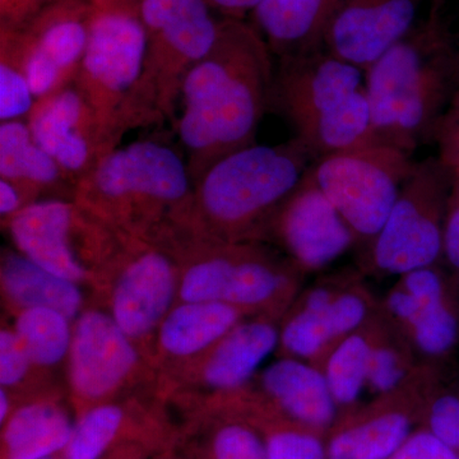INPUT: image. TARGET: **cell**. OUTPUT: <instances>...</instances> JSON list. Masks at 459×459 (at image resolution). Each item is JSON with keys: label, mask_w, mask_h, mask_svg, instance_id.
Wrapping results in <instances>:
<instances>
[{"label": "cell", "mask_w": 459, "mask_h": 459, "mask_svg": "<svg viewBox=\"0 0 459 459\" xmlns=\"http://www.w3.org/2000/svg\"><path fill=\"white\" fill-rule=\"evenodd\" d=\"M373 316V298L359 277L337 274L301 295L281 329L280 344L290 358L316 365L334 344Z\"/></svg>", "instance_id": "obj_12"}, {"label": "cell", "mask_w": 459, "mask_h": 459, "mask_svg": "<svg viewBox=\"0 0 459 459\" xmlns=\"http://www.w3.org/2000/svg\"><path fill=\"white\" fill-rule=\"evenodd\" d=\"M9 409L11 407H9L8 395L5 394L4 388H2V391H0V422H2V425L9 418Z\"/></svg>", "instance_id": "obj_45"}, {"label": "cell", "mask_w": 459, "mask_h": 459, "mask_svg": "<svg viewBox=\"0 0 459 459\" xmlns=\"http://www.w3.org/2000/svg\"><path fill=\"white\" fill-rule=\"evenodd\" d=\"M211 459H268L264 440L247 425L231 422L217 429Z\"/></svg>", "instance_id": "obj_34"}, {"label": "cell", "mask_w": 459, "mask_h": 459, "mask_svg": "<svg viewBox=\"0 0 459 459\" xmlns=\"http://www.w3.org/2000/svg\"><path fill=\"white\" fill-rule=\"evenodd\" d=\"M57 0H0V30H17Z\"/></svg>", "instance_id": "obj_41"}, {"label": "cell", "mask_w": 459, "mask_h": 459, "mask_svg": "<svg viewBox=\"0 0 459 459\" xmlns=\"http://www.w3.org/2000/svg\"><path fill=\"white\" fill-rule=\"evenodd\" d=\"M98 9H140L143 0H89Z\"/></svg>", "instance_id": "obj_44"}, {"label": "cell", "mask_w": 459, "mask_h": 459, "mask_svg": "<svg viewBox=\"0 0 459 459\" xmlns=\"http://www.w3.org/2000/svg\"><path fill=\"white\" fill-rule=\"evenodd\" d=\"M198 258L190 263L180 282V296L189 301H216L238 309H274L295 294V265H281L255 243L193 240Z\"/></svg>", "instance_id": "obj_8"}, {"label": "cell", "mask_w": 459, "mask_h": 459, "mask_svg": "<svg viewBox=\"0 0 459 459\" xmlns=\"http://www.w3.org/2000/svg\"><path fill=\"white\" fill-rule=\"evenodd\" d=\"M18 252L45 270L77 283L86 262L101 261L126 241L107 223L66 199H42L7 220Z\"/></svg>", "instance_id": "obj_10"}, {"label": "cell", "mask_w": 459, "mask_h": 459, "mask_svg": "<svg viewBox=\"0 0 459 459\" xmlns=\"http://www.w3.org/2000/svg\"><path fill=\"white\" fill-rule=\"evenodd\" d=\"M18 338L25 347L32 364L53 367L71 350L74 331L65 314L49 307H29L18 316Z\"/></svg>", "instance_id": "obj_31"}, {"label": "cell", "mask_w": 459, "mask_h": 459, "mask_svg": "<svg viewBox=\"0 0 459 459\" xmlns=\"http://www.w3.org/2000/svg\"><path fill=\"white\" fill-rule=\"evenodd\" d=\"M74 430V424L62 407L48 402L27 404L5 421L2 459L56 457L65 451Z\"/></svg>", "instance_id": "obj_24"}, {"label": "cell", "mask_w": 459, "mask_h": 459, "mask_svg": "<svg viewBox=\"0 0 459 459\" xmlns=\"http://www.w3.org/2000/svg\"><path fill=\"white\" fill-rule=\"evenodd\" d=\"M93 13L89 0H57L21 29L0 30V62L22 72L35 99L74 83Z\"/></svg>", "instance_id": "obj_11"}, {"label": "cell", "mask_w": 459, "mask_h": 459, "mask_svg": "<svg viewBox=\"0 0 459 459\" xmlns=\"http://www.w3.org/2000/svg\"><path fill=\"white\" fill-rule=\"evenodd\" d=\"M415 166L410 153L374 144L322 157L309 170L356 237L373 240Z\"/></svg>", "instance_id": "obj_9"}, {"label": "cell", "mask_w": 459, "mask_h": 459, "mask_svg": "<svg viewBox=\"0 0 459 459\" xmlns=\"http://www.w3.org/2000/svg\"><path fill=\"white\" fill-rule=\"evenodd\" d=\"M170 256L160 247L135 246L113 296V318L129 338L152 332L169 314L175 291Z\"/></svg>", "instance_id": "obj_19"}, {"label": "cell", "mask_w": 459, "mask_h": 459, "mask_svg": "<svg viewBox=\"0 0 459 459\" xmlns=\"http://www.w3.org/2000/svg\"><path fill=\"white\" fill-rule=\"evenodd\" d=\"M26 119L33 140L74 186L117 148L74 83L36 99Z\"/></svg>", "instance_id": "obj_15"}, {"label": "cell", "mask_w": 459, "mask_h": 459, "mask_svg": "<svg viewBox=\"0 0 459 459\" xmlns=\"http://www.w3.org/2000/svg\"><path fill=\"white\" fill-rule=\"evenodd\" d=\"M2 285L8 298L23 309L49 307L72 319L82 305L77 283L51 273L21 253L3 255Z\"/></svg>", "instance_id": "obj_27"}, {"label": "cell", "mask_w": 459, "mask_h": 459, "mask_svg": "<svg viewBox=\"0 0 459 459\" xmlns=\"http://www.w3.org/2000/svg\"><path fill=\"white\" fill-rule=\"evenodd\" d=\"M146 35L138 9L95 8L74 84L115 147L135 126Z\"/></svg>", "instance_id": "obj_6"}, {"label": "cell", "mask_w": 459, "mask_h": 459, "mask_svg": "<svg viewBox=\"0 0 459 459\" xmlns=\"http://www.w3.org/2000/svg\"><path fill=\"white\" fill-rule=\"evenodd\" d=\"M342 0H263L252 25L279 59L322 50Z\"/></svg>", "instance_id": "obj_20"}, {"label": "cell", "mask_w": 459, "mask_h": 459, "mask_svg": "<svg viewBox=\"0 0 459 459\" xmlns=\"http://www.w3.org/2000/svg\"><path fill=\"white\" fill-rule=\"evenodd\" d=\"M272 56L252 23L221 18L212 49L184 80L174 126L193 183L223 157L256 144L259 126L271 110Z\"/></svg>", "instance_id": "obj_1"}, {"label": "cell", "mask_w": 459, "mask_h": 459, "mask_svg": "<svg viewBox=\"0 0 459 459\" xmlns=\"http://www.w3.org/2000/svg\"><path fill=\"white\" fill-rule=\"evenodd\" d=\"M280 343L279 329L267 320L238 323L216 343L205 361V385L217 391L241 388Z\"/></svg>", "instance_id": "obj_23"}, {"label": "cell", "mask_w": 459, "mask_h": 459, "mask_svg": "<svg viewBox=\"0 0 459 459\" xmlns=\"http://www.w3.org/2000/svg\"><path fill=\"white\" fill-rule=\"evenodd\" d=\"M443 255L459 273V171L453 172L451 195L444 225Z\"/></svg>", "instance_id": "obj_40"}, {"label": "cell", "mask_w": 459, "mask_h": 459, "mask_svg": "<svg viewBox=\"0 0 459 459\" xmlns=\"http://www.w3.org/2000/svg\"><path fill=\"white\" fill-rule=\"evenodd\" d=\"M31 364L16 332L3 329L0 333V383L3 388L22 382Z\"/></svg>", "instance_id": "obj_38"}, {"label": "cell", "mask_w": 459, "mask_h": 459, "mask_svg": "<svg viewBox=\"0 0 459 459\" xmlns=\"http://www.w3.org/2000/svg\"><path fill=\"white\" fill-rule=\"evenodd\" d=\"M193 189L186 160L165 142L117 147L78 181L74 202L123 237L151 240L174 228Z\"/></svg>", "instance_id": "obj_4"}, {"label": "cell", "mask_w": 459, "mask_h": 459, "mask_svg": "<svg viewBox=\"0 0 459 459\" xmlns=\"http://www.w3.org/2000/svg\"><path fill=\"white\" fill-rule=\"evenodd\" d=\"M108 459H140L137 455L132 452L119 453V455H113V457Z\"/></svg>", "instance_id": "obj_46"}, {"label": "cell", "mask_w": 459, "mask_h": 459, "mask_svg": "<svg viewBox=\"0 0 459 459\" xmlns=\"http://www.w3.org/2000/svg\"><path fill=\"white\" fill-rule=\"evenodd\" d=\"M265 238H273L300 272L328 267L358 240L309 169L272 217Z\"/></svg>", "instance_id": "obj_14"}, {"label": "cell", "mask_w": 459, "mask_h": 459, "mask_svg": "<svg viewBox=\"0 0 459 459\" xmlns=\"http://www.w3.org/2000/svg\"><path fill=\"white\" fill-rule=\"evenodd\" d=\"M458 453L430 430L411 434L389 459H458Z\"/></svg>", "instance_id": "obj_39"}, {"label": "cell", "mask_w": 459, "mask_h": 459, "mask_svg": "<svg viewBox=\"0 0 459 459\" xmlns=\"http://www.w3.org/2000/svg\"><path fill=\"white\" fill-rule=\"evenodd\" d=\"M0 179L16 186L26 205L50 192L66 190L74 195L75 186L56 160L33 140L27 119L0 124Z\"/></svg>", "instance_id": "obj_22"}, {"label": "cell", "mask_w": 459, "mask_h": 459, "mask_svg": "<svg viewBox=\"0 0 459 459\" xmlns=\"http://www.w3.org/2000/svg\"><path fill=\"white\" fill-rule=\"evenodd\" d=\"M433 141L437 146V159L452 172L459 171V75L455 92L439 122L435 126Z\"/></svg>", "instance_id": "obj_37"}, {"label": "cell", "mask_w": 459, "mask_h": 459, "mask_svg": "<svg viewBox=\"0 0 459 459\" xmlns=\"http://www.w3.org/2000/svg\"><path fill=\"white\" fill-rule=\"evenodd\" d=\"M365 84V74L328 51L279 59L274 69L271 110L279 111L301 134Z\"/></svg>", "instance_id": "obj_16"}, {"label": "cell", "mask_w": 459, "mask_h": 459, "mask_svg": "<svg viewBox=\"0 0 459 459\" xmlns=\"http://www.w3.org/2000/svg\"><path fill=\"white\" fill-rule=\"evenodd\" d=\"M373 319V318H371ZM371 319L334 344L318 362L338 407H350L367 391L371 346Z\"/></svg>", "instance_id": "obj_30"}, {"label": "cell", "mask_w": 459, "mask_h": 459, "mask_svg": "<svg viewBox=\"0 0 459 459\" xmlns=\"http://www.w3.org/2000/svg\"><path fill=\"white\" fill-rule=\"evenodd\" d=\"M419 0H342L325 45L332 56L367 72L413 29Z\"/></svg>", "instance_id": "obj_17"}, {"label": "cell", "mask_w": 459, "mask_h": 459, "mask_svg": "<svg viewBox=\"0 0 459 459\" xmlns=\"http://www.w3.org/2000/svg\"><path fill=\"white\" fill-rule=\"evenodd\" d=\"M428 398L429 430L459 452V382L446 383L437 373Z\"/></svg>", "instance_id": "obj_33"}, {"label": "cell", "mask_w": 459, "mask_h": 459, "mask_svg": "<svg viewBox=\"0 0 459 459\" xmlns=\"http://www.w3.org/2000/svg\"><path fill=\"white\" fill-rule=\"evenodd\" d=\"M213 12H219L222 18L244 20L255 12L263 0H205Z\"/></svg>", "instance_id": "obj_42"}, {"label": "cell", "mask_w": 459, "mask_h": 459, "mask_svg": "<svg viewBox=\"0 0 459 459\" xmlns=\"http://www.w3.org/2000/svg\"><path fill=\"white\" fill-rule=\"evenodd\" d=\"M459 75V56L434 20L385 51L365 72L371 123L380 143L412 155L433 141Z\"/></svg>", "instance_id": "obj_3"}, {"label": "cell", "mask_w": 459, "mask_h": 459, "mask_svg": "<svg viewBox=\"0 0 459 459\" xmlns=\"http://www.w3.org/2000/svg\"><path fill=\"white\" fill-rule=\"evenodd\" d=\"M244 310L216 301H189L172 309L160 325V343L174 356H190L216 344L237 327Z\"/></svg>", "instance_id": "obj_25"}, {"label": "cell", "mask_w": 459, "mask_h": 459, "mask_svg": "<svg viewBox=\"0 0 459 459\" xmlns=\"http://www.w3.org/2000/svg\"><path fill=\"white\" fill-rule=\"evenodd\" d=\"M314 162L298 140L223 157L193 183L174 232L195 240L255 243Z\"/></svg>", "instance_id": "obj_2"}, {"label": "cell", "mask_w": 459, "mask_h": 459, "mask_svg": "<svg viewBox=\"0 0 459 459\" xmlns=\"http://www.w3.org/2000/svg\"><path fill=\"white\" fill-rule=\"evenodd\" d=\"M47 459H56V457H53V458H47Z\"/></svg>", "instance_id": "obj_47"}, {"label": "cell", "mask_w": 459, "mask_h": 459, "mask_svg": "<svg viewBox=\"0 0 459 459\" xmlns=\"http://www.w3.org/2000/svg\"><path fill=\"white\" fill-rule=\"evenodd\" d=\"M137 352L113 316L81 314L69 350V379L75 394L95 401L110 394L134 368Z\"/></svg>", "instance_id": "obj_18"}, {"label": "cell", "mask_w": 459, "mask_h": 459, "mask_svg": "<svg viewBox=\"0 0 459 459\" xmlns=\"http://www.w3.org/2000/svg\"><path fill=\"white\" fill-rule=\"evenodd\" d=\"M268 459H327V449L316 434L283 428L264 439Z\"/></svg>", "instance_id": "obj_35"}, {"label": "cell", "mask_w": 459, "mask_h": 459, "mask_svg": "<svg viewBox=\"0 0 459 459\" xmlns=\"http://www.w3.org/2000/svg\"><path fill=\"white\" fill-rule=\"evenodd\" d=\"M126 415L115 404H99L74 424L71 442L63 452L65 459H104L122 434Z\"/></svg>", "instance_id": "obj_32"}, {"label": "cell", "mask_w": 459, "mask_h": 459, "mask_svg": "<svg viewBox=\"0 0 459 459\" xmlns=\"http://www.w3.org/2000/svg\"><path fill=\"white\" fill-rule=\"evenodd\" d=\"M25 207V201L16 186H12L8 181L0 179V214L2 217H5V220L11 219Z\"/></svg>", "instance_id": "obj_43"}, {"label": "cell", "mask_w": 459, "mask_h": 459, "mask_svg": "<svg viewBox=\"0 0 459 459\" xmlns=\"http://www.w3.org/2000/svg\"><path fill=\"white\" fill-rule=\"evenodd\" d=\"M371 319V346L367 391L385 395L411 382L422 368H416L412 346L388 319Z\"/></svg>", "instance_id": "obj_29"}, {"label": "cell", "mask_w": 459, "mask_h": 459, "mask_svg": "<svg viewBox=\"0 0 459 459\" xmlns=\"http://www.w3.org/2000/svg\"><path fill=\"white\" fill-rule=\"evenodd\" d=\"M385 310L412 349L433 364L446 360L459 346V292L435 265L398 277Z\"/></svg>", "instance_id": "obj_13"}, {"label": "cell", "mask_w": 459, "mask_h": 459, "mask_svg": "<svg viewBox=\"0 0 459 459\" xmlns=\"http://www.w3.org/2000/svg\"><path fill=\"white\" fill-rule=\"evenodd\" d=\"M411 435L403 409L386 406L332 437L327 459H389Z\"/></svg>", "instance_id": "obj_28"}, {"label": "cell", "mask_w": 459, "mask_h": 459, "mask_svg": "<svg viewBox=\"0 0 459 459\" xmlns=\"http://www.w3.org/2000/svg\"><path fill=\"white\" fill-rule=\"evenodd\" d=\"M458 459H459V455H458Z\"/></svg>", "instance_id": "obj_48"}, {"label": "cell", "mask_w": 459, "mask_h": 459, "mask_svg": "<svg viewBox=\"0 0 459 459\" xmlns=\"http://www.w3.org/2000/svg\"><path fill=\"white\" fill-rule=\"evenodd\" d=\"M452 184L453 172L437 157L416 162L373 238L371 264L377 271L400 277L439 261Z\"/></svg>", "instance_id": "obj_7"}, {"label": "cell", "mask_w": 459, "mask_h": 459, "mask_svg": "<svg viewBox=\"0 0 459 459\" xmlns=\"http://www.w3.org/2000/svg\"><path fill=\"white\" fill-rule=\"evenodd\" d=\"M143 69L135 95V126L177 123L184 80L212 49L221 18L205 0H143Z\"/></svg>", "instance_id": "obj_5"}, {"label": "cell", "mask_w": 459, "mask_h": 459, "mask_svg": "<svg viewBox=\"0 0 459 459\" xmlns=\"http://www.w3.org/2000/svg\"><path fill=\"white\" fill-rule=\"evenodd\" d=\"M35 101L22 72L0 62V120L26 119Z\"/></svg>", "instance_id": "obj_36"}, {"label": "cell", "mask_w": 459, "mask_h": 459, "mask_svg": "<svg viewBox=\"0 0 459 459\" xmlns=\"http://www.w3.org/2000/svg\"><path fill=\"white\" fill-rule=\"evenodd\" d=\"M292 138L307 148L314 161L344 151L382 144L371 123L365 84Z\"/></svg>", "instance_id": "obj_26"}, {"label": "cell", "mask_w": 459, "mask_h": 459, "mask_svg": "<svg viewBox=\"0 0 459 459\" xmlns=\"http://www.w3.org/2000/svg\"><path fill=\"white\" fill-rule=\"evenodd\" d=\"M262 388L296 424L307 429L328 428L338 406L319 368L300 359L272 362L261 377Z\"/></svg>", "instance_id": "obj_21"}]
</instances>
